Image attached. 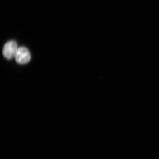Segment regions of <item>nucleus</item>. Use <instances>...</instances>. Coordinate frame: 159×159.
Returning a JSON list of instances; mask_svg holds the SVG:
<instances>
[{"label": "nucleus", "instance_id": "f257e3e1", "mask_svg": "<svg viewBox=\"0 0 159 159\" xmlns=\"http://www.w3.org/2000/svg\"><path fill=\"white\" fill-rule=\"evenodd\" d=\"M14 57L18 63L25 64L30 61L31 55L28 49L25 47H20L18 49Z\"/></svg>", "mask_w": 159, "mask_h": 159}, {"label": "nucleus", "instance_id": "f03ea898", "mask_svg": "<svg viewBox=\"0 0 159 159\" xmlns=\"http://www.w3.org/2000/svg\"><path fill=\"white\" fill-rule=\"evenodd\" d=\"M18 49L16 43L14 41H10L6 43L3 49V54L7 59H11L15 57Z\"/></svg>", "mask_w": 159, "mask_h": 159}]
</instances>
